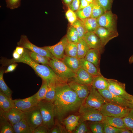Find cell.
<instances>
[{"mask_svg":"<svg viewBox=\"0 0 133 133\" xmlns=\"http://www.w3.org/2000/svg\"><path fill=\"white\" fill-rule=\"evenodd\" d=\"M56 94L53 101L54 117L61 122L68 114L79 110L85 100L79 98L67 82L56 83Z\"/></svg>","mask_w":133,"mask_h":133,"instance_id":"6da1fadb","label":"cell"},{"mask_svg":"<svg viewBox=\"0 0 133 133\" xmlns=\"http://www.w3.org/2000/svg\"><path fill=\"white\" fill-rule=\"evenodd\" d=\"M0 61L3 66L16 63L26 64L31 67L42 80H46L47 83L52 81L57 82L64 81L56 75L50 66L44 65H40L33 60L29 55L27 49H25L23 55L19 59L3 58Z\"/></svg>","mask_w":133,"mask_h":133,"instance_id":"7a4b0ae2","label":"cell"},{"mask_svg":"<svg viewBox=\"0 0 133 133\" xmlns=\"http://www.w3.org/2000/svg\"><path fill=\"white\" fill-rule=\"evenodd\" d=\"M37 106L42 116V125L49 129H51L55 123L53 102L41 100L39 101Z\"/></svg>","mask_w":133,"mask_h":133,"instance_id":"3957f363","label":"cell"},{"mask_svg":"<svg viewBox=\"0 0 133 133\" xmlns=\"http://www.w3.org/2000/svg\"><path fill=\"white\" fill-rule=\"evenodd\" d=\"M49 62V66L56 75L64 81L67 82L69 80L75 76V73L61 60L54 57L50 59Z\"/></svg>","mask_w":133,"mask_h":133,"instance_id":"277c9868","label":"cell"},{"mask_svg":"<svg viewBox=\"0 0 133 133\" xmlns=\"http://www.w3.org/2000/svg\"><path fill=\"white\" fill-rule=\"evenodd\" d=\"M79 110L80 116L79 123L87 121L101 122L103 117L100 110L87 106L85 102Z\"/></svg>","mask_w":133,"mask_h":133,"instance_id":"5b68a950","label":"cell"},{"mask_svg":"<svg viewBox=\"0 0 133 133\" xmlns=\"http://www.w3.org/2000/svg\"><path fill=\"white\" fill-rule=\"evenodd\" d=\"M131 109L107 102L104 104L100 111L104 116H113L123 118L129 113Z\"/></svg>","mask_w":133,"mask_h":133,"instance_id":"8992f818","label":"cell"},{"mask_svg":"<svg viewBox=\"0 0 133 133\" xmlns=\"http://www.w3.org/2000/svg\"><path fill=\"white\" fill-rule=\"evenodd\" d=\"M107 102L98 91L91 85L89 93L85 100V104L100 111L103 105Z\"/></svg>","mask_w":133,"mask_h":133,"instance_id":"52a82bcc","label":"cell"},{"mask_svg":"<svg viewBox=\"0 0 133 133\" xmlns=\"http://www.w3.org/2000/svg\"><path fill=\"white\" fill-rule=\"evenodd\" d=\"M117 15L111 10L105 12L96 19L99 26L105 28L111 31L117 32Z\"/></svg>","mask_w":133,"mask_h":133,"instance_id":"ba28073f","label":"cell"},{"mask_svg":"<svg viewBox=\"0 0 133 133\" xmlns=\"http://www.w3.org/2000/svg\"><path fill=\"white\" fill-rule=\"evenodd\" d=\"M17 44L18 46L23 47L49 58L51 59L54 57L48 50L42 47H39L31 43L25 35H21L20 39L17 42Z\"/></svg>","mask_w":133,"mask_h":133,"instance_id":"9c48e42d","label":"cell"},{"mask_svg":"<svg viewBox=\"0 0 133 133\" xmlns=\"http://www.w3.org/2000/svg\"><path fill=\"white\" fill-rule=\"evenodd\" d=\"M24 112L27 122L33 132L37 127L42 124V118L38 106Z\"/></svg>","mask_w":133,"mask_h":133,"instance_id":"30bf717a","label":"cell"},{"mask_svg":"<svg viewBox=\"0 0 133 133\" xmlns=\"http://www.w3.org/2000/svg\"><path fill=\"white\" fill-rule=\"evenodd\" d=\"M108 89L114 95L129 100L133 96L129 94L125 90V84L117 80L108 79Z\"/></svg>","mask_w":133,"mask_h":133,"instance_id":"8fae6325","label":"cell"},{"mask_svg":"<svg viewBox=\"0 0 133 133\" xmlns=\"http://www.w3.org/2000/svg\"><path fill=\"white\" fill-rule=\"evenodd\" d=\"M14 108L25 112L37 106L39 101L38 100L36 93L27 98L13 100Z\"/></svg>","mask_w":133,"mask_h":133,"instance_id":"7c38bea8","label":"cell"},{"mask_svg":"<svg viewBox=\"0 0 133 133\" xmlns=\"http://www.w3.org/2000/svg\"><path fill=\"white\" fill-rule=\"evenodd\" d=\"M68 42L65 36L55 45L42 47L48 50L54 57L61 60L66 55L65 49Z\"/></svg>","mask_w":133,"mask_h":133,"instance_id":"4fadbf2b","label":"cell"},{"mask_svg":"<svg viewBox=\"0 0 133 133\" xmlns=\"http://www.w3.org/2000/svg\"><path fill=\"white\" fill-rule=\"evenodd\" d=\"M98 90L108 102L123 107L129 108L130 101L129 100L114 95L108 89H98Z\"/></svg>","mask_w":133,"mask_h":133,"instance_id":"5bb4252c","label":"cell"},{"mask_svg":"<svg viewBox=\"0 0 133 133\" xmlns=\"http://www.w3.org/2000/svg\"><path fill=\"white\" fill-rule=\"evenodd\" d=\"M94 32L99 38L104 47L110 40L118 35V32L112 31L100 26L98 27Z\"/></svg>","mask_w":133,"mask_h":133,"instance_id":"9a60e30c","label":"cell"},{"mask_svg":"<svg viewBox=\"0 0 133 133\" xmlns=\"http://www.w3.org/2000/svg\"><path fill=\"white\" fill-rule=\"evenodd\" d=\"M83 38L90 49L98 50L101 54L103 52L104 47L99 38L94 33L87 32L85 34Z\"/></svg>","mask_w":133,"mask_h":133,"instance_id":"2e32d148","label":"cell"},{"mask_svg":"<svg viewBox=\"0 0 133 133\" xmlns=\"http://www.w3.org/2000/svg\"><path fill=\"white\" fill-rule=\"evenodd\" d=\"M75 74V76L71 79V81L82 84L91 85L93 76L85 70L80 67Z\"/></svg>","mask_w":133,"mask_h":133,"instance_id":"e0dca14e","label":"cell"},{"mask_svg":"<svg viewBox=\"0 0 133 133\" xmlns=\"http://www.w3.org/2000/svg\"><path fill=\"white\" fill-rule=\"evenodd\" d=\"M68 84L71 88L75 92L79 98L83 100H85L89 93L91 86L82 84L71 81Z\"/></svg>","mask_w":133,"mask_h":133,"instance_id":"ac0fdd59","label":"cell"},{"mask_svg":"<svg viewBox=\"0 0 133 133\" xmlns=\"http://www.w3.org/2000/svg\"><path fill=\"white\" fill-rule=\"evenodd\" d=\"M2 112L4 116L12 125L18 122L25 117L24 112L15 108L8 112H5L2 110Z\"/></svg>","mask_w":133,"mask_h":133,"instance_id":"d6986e66","label":"cell"},{"mask_svg":"<svg viewBox=\"0 0 133 133\" xmlns=\"http://www.w3.org/2000/svg\"><path fill=\"white\" fill-rule=\"evenodd\" d=\"M80 116L71 115L64 118L62 122L65 126L66 131L69 133L74 131L79 124Z\"/></svg>","mask_w":133,"mask_h":133,"instance_id":"ffe728a7","label":"cell"},{"mask_svg":"<svg viewBox=\"0 0 133 133\" xmlns=\"http://www.w3.org/2000/svg\"><path fill=\"white\" fill-rule=\"evenodd\" d=\"M80 67L81 68L93 76L100 75V69L94 64L85 59L84 58L79 59Z\"/></svg>","mask_w":133,"mask_h":133,"instance_id":"44dd1931","label":"cell"},{"mask_svg":"<svg viewBox=\"0 0 133 133\" xmlns=\"http://www.w3.org/2000/svg\"><path fill=\"white\" fill-rule=\"evenodd\" d=\"M101 53L98 50L90 49L87 51L84 58L94 64L98 69L100 68Z\"/></svg>","mask_w":133,"mask_h":133,"instance_id":"7402d4cb","label":"cell"},{"mask_svg":"<svg viewBox=\"0 0 133 133\" xmlns=\"http://www.w3.org/2000/svg\"><path fill=\"white\" fill-rule=\"evenodd\" d=\"M103 123L121 128H127L122 118L113 116H104L101 122Z\"/></svg>","mask_w":133,"mask_h":133,"instance_id":"603a6c76","label":"cell"},{"mask_svg":"<svg viewBox=\"0 0 133 133\" xmlns=\"http://www.w3.org/2000/svg\"><path fill=\"white\" fill-rule=\"evenodd\" d=\"M109 85L108 79L102 74L93 76L91 86L96 89H108Z\"/></svg>","mask_w":133,"mask_h":133,"instance_id":"cb8c5ba5","label":"cell"},{"mask_svg":"<svg viewBox=\"0 0 133 133\" xmlns=\"http://www.w3.org/2000/svg\"><path fill=\"white\" fill-rule=\"evenodd\" d=\"M61 60L75 73L80 68L79 59L77 57L66 55Z\"/></svg>","mask_w":133,"mask_h":133,"instance_id":"d4e9b609","label":"cell"},{"mask_svg":"<svg viewBox=\"0 0 133 133\" xmlns=\"http://www.w3.org/2000/svg\"><path fill=\"white\" fill-rule=\"evenodd\" d=\"M0 133H14L12 125L4 116L2 110L0 108Z\"/></svg>","mask_w":133,"mask_h":133,"instance_id":"484cf974","label":"cell"},{"mask_svg":"<svg viewBox=\"0 0 133 133\" xmlns=\"http://www.w3.org/2000/svg\"><path fill=\"white\" fill-rule=\"evenodd\" d=\"M0 107L4 111L8 112L14 108V104L11 99L4 94L0 90Z\"/></svg>","mask_w":133,"mask_h":133,"instance_id":"4316f807","label":"cell"},{"mask_svg":"<svg viewBox=\"0 0 133 133\" xmlns=\"http://www.w3.org/2000/svg\"><path fill=\"white\" fill-rule=\"evenodd\" d=\"M12 126L15 133H33L32 130L27 124L25 117Z\"/></svg>","mask_w":133,"mask_h":133,"instance_id":"83f0119b","label":"cell"},{"mask_svg":"<svg viewBox=\"0 0 133 133\" xmlns=\"http://www.w3.org/2000/svg\"><path fill=\"white\" fill-rule=\"evenodd\" d=\"M90 49L83 38L80 39L77 45V57L79 59L84 58Z\"/></svg>","mask_w":133,"mask_h":133,"instance_id":"f1b7e54d","label":"cell"},{"mask_svg":"<svg viewBox=\"0 0 133 133\" xmlns=\"http://www.w3.org/2000/svg\"><path fill=\"white\" fill-rule=\"evenodd\" d=\"M27 51L30 57L36 62L49 66L50 58L31 51L28 49Z\"/></svg>","mask_w":133,"mask_h":133,"instance_id":"f546056e","label":"cell"},{"mask_svg":"<svg viewBox=\"0 0 133 133\" xmlns=\"http://www.w3.org/2000/svg\"><path fill=\"white\" fill-rule=\"evenodd\" d=\"M57 82L52 81L47 83L48 89L44 100L47 101H53L56 94V83Z\"/></svg>","mask_w":133,"mask_h":133,"instance_id":"4dcf8cb0","label":"cell"},{"mask_svg":"<svg viewBox=\"0 0 133 133\" xmlns=\"http://www.w3.org/2000/svg\"><path fill=\"white\" fill-rule=\"evenodd\" d=\"M72 25L77 31L79 39L83 38L85 34L88 32L83 22L81 20L77 18Z\"/></svg>","mask_w":133,"mask_h":133,"instance_id":"1f68e13d","label":"cell"},{"mask_svg":"<svg viewBox=\"0 0 133 133\" xmlns=\"http://www.w3.org/2000/svg\"><path fill=\"white\" fill-rule=\"evenodd\" d=\"M91 17L97 18L103 15L105 12L99 3L98 0H94Z\"/></svg>","mask_w":133,"mask_h":133,"instance_id":"d6a6232c","label":"cell"},{"mask_svg":"<svg viewBox=\"0 0 133 133\" xmlns=\"http://www.w3.org/2000/svg\"><path fill=\"white\" fill-rule=\"evenodd\" d=\"M4 71L3 69L0 70V90L8 98L12 99L13 92L6 84L3 78Z\"/></svg>","mask_w":133,"mask_h":133,"instance_id":"836d02e7","label":"cell"},{"mask_svg":"<svg viewBox=\"0 0 133 133\" xmlns=\"http://www.w3.org/2000/svg\"><path fill=\"white\" fill-rule=\"evenodd\" d=\"M92 6V3L88 6L76 11L77 17L82 20L91 17Z\"/></svg>","mask_w":133,"mask_h":133,"instance_id":"e575fe53","label":"cell"},{"mask_svg":"<svg viewBox=\"0 0 133 133\" xmlns=\"http://www.w3.org/2000/svg\"><path fill=\"white\" fill-rule=\"evenodd\" d=\"M66 36L68 42L78 43L79 41L78 32L76 29L71 25L68 29Z\"/></svg>","mask_w":133,"mask_h":133,"instance_id":"d590c367","label":"cell"},{"mask_svg":"<svg viewBox=\"0 0 133 133\" xmlns=\"http://www.w3.org/2000/svg\"><path fill=\"white\" fill-rule=\"evenodd\" d=\"M78 43L68 42L65 48V52L66 55L77 57Z\"/></svg>","mask_w":133,"mask_h":133,"instance_id":"8d00e7d4","label":"cell"},{"mask_svg":"<svg viewBox=\"0 0 133 133\" xmlns=\"http://www.w3.org/2000/svg\"><path fill=\"white\" fill-rule=\"evenodd\" d=\"M82 20L88 32H94L99 26L96 18L90 17Z\"/></svg>","mask_w":133,"mask_h":133,"instance_id":"74e56055","label":"cell"},{"mask_svg":"<svg viewBox=\"0 0 133 133\" xmlns=\"http://www.w3.org/2000/svg\"><path fill=\"white\" fill-rule=\"evenodd\" d=\"M42 80L41 85L38 92L36 93L37 97L39 101L44 100L48 89V85L47 81Z\"/></svg>","mask_w":133,"mask_h":133,"instance_id":"f35d334b","label":"cell"},{"mask_svg":"<svg viewBox=\"0 0 133 133\" xmlns=\"http://www.w3.org/2000/svg\"><path fill=\"white\" fill-rule=\"evenodd\" d=\"M89 127L92 133H104L103 125L101 122H92L89 123Z\"/></svg>","mask_w":133,"mask_h":133,"instance_id":"ab89813d","label":"cell"},{"mask_svg":"<svg viewBox=\"0 0 133 133\" xmlns=\"http://www.w3.org/2000/svg\"><path fill=\"white\" fill-rule=\"evenodd\" d=\"M122 119L127 129L130 131L133 129V109H131L128 114Z\"/></svg>","mask_w":133,"mask_h":133,"instance_id":"60d3db41","label":"cell"},{"mask_svg":"<svg viewBox=\"0 0 133 133\" xmlns=\"http://www.w3.org/2000/svg\"><path fill=\"white\" fill-rule=\"evenodd\" d=\"M85 122H79L78 125L74 130L73 133H90L91 131L89 128H88Z\"/></svg>","mask_w":133,"mask_h":133,"instance_id":"b9f144b4","label":"cell"},{"mask_svg":"<svg viewBox=\"0 0 133 133\" xmlns=\"http://www.w3.org/2000/svg\"><path fill=\"white\" fill-rule=\"evenodd\" d=\"M102 124L105 133H120L123 129L117 128L109 125Z\"/></svg>","mask_w":133,"mask_h":133,"instance_id":"7bdbcfd3","label":"cell"},{"mask_svg":"<svg viewBox=\"0 0 133 133\" xmlns=\"http://www.w3.org/2000/svg\"><path fill=\"white\" fill-rule=\"evenodd\" d=\"M65 14L67 19L71 25L77 18L76 13L69 8L66 11Z\"/></svg>","mask_w":133,"mask_h":133,"instance_id":"ee69618b","label":"cell"},{"mask_svg":"<svg viewBox=\"0 0 133 133\" xmlns=\"http://www.w3.org/2000/svg\"><path fill=\"white\" fill-rule=\"evenodd\" d=\"M98 1L105 12L111 10L113 0H98Z\"/></svg>","mask_w":133,"mask_h":133,"instance_id":"f6af8a7d","label":"cell"},{"mask_svg":"<svg viewBox=\"0 0 133 133\" xmlns=\"http://www.w3.org/2000/svg\"><path fill=\"white\" fill-rule=\"evenodd\" d=\"M21 0H6L7 7L11 9L18 8L20 4Z\"/></svg>","mask_w":133,"mask_h":133,"instance_id":"bcb514c9","label":"cell"},{"mask_svg":"<svg viewBox=\"0 0 133 133\" xmlns=\"http://www.w3.org/2000/svg\"><path fill=\"white\" fill-rule=\"evenodd\" d=\"M67 133L66 130L64 129L58 122L57 123L55 122L54 126L51 129L48 130V133Z\"/></svg>","mask_w":133,"mask_h":133,"instance_id":"7dc6e473","label":"cell"},{"mask_svg":"<svg viewBox=\"0 0 133 133\" xmlns=\"http://www.w3.org/2000/svg\"><path fill=\"white\" fill-rule=\"evenodd\" d=\"M80 0H73L69 5V8L73 11H77L79 9Z\"/></svg>","mask_w":133,"mask_h":133,"instance_id":"c3c4849f","label":"cell"},{"mask_svg":"<svg viewBox=\"0 0 133 133\" xmlns=\"http://www.w3.org/2000/svg\"><path fill=\"white\" fill-rule=\"evenodd\" d=\"M49 129L42 124L37 127L33 131V133H48Z\"/></svg>","mask_w":133,"mask_h":133,"instance_id":"681fc988","label":"cell"},{"mask_svg":"<svg viewBox=\"0 0 133 133\" xmlns=\"http://www.w3.org/2000/svg\"><path fill=\"white\" fill-rule=\"evenodd\" d=\"M17 66V64L15 63L10 65L7 69L4 71V73H7L13 71L15 69Z\"/></svg>","mask_w":133,"mask_h":133,"instance_id":"f907efd6","label":"cell"},{"mask_svg":"<svg viewBox=\"0 0 133 133\" xmlns=\"http://www.w3.org/2000/svg\"><path fill=\"white\" fill-rule=\"evenodd\" d=\"M80 4L78 10L85 8L89 6L91 4L86 0H80Z\"/></svg>","mask_w":133,"mask_h":133,"instance_id":"816d5d0a","label":"cell"},{"mask_svg":"<svg viewBox=\"0 0 133 133\" xmlns=\"http://www.w3.org/2000/svg\"><path fill=\"white\" fill-rule=\"evenodd\" d=\"M25 48L18 46H17L15 50L21 56L23 55L24 50Z\"/></svg>","mask_w":133,"mask_h":133,"instance_id":"f5cc1de1","label":"cell"},{"mask_svg":"<svg viewBox=\"0 0 133 133\" xmlns=\"http://www.w3.org/2000/svg\"><path fill=\"white\" fill-rule=\"evenodd\" d=\"M13 59L17 60L19 59L21 57V56L17 52L14 50L13 53Z\"/></svg>","mask_w":133,"mask_h":133,"instance_id":"db71d44e","label":"cell"},{"mask_svg":"<svg viewBox=\"0 0 133 133\" xmlns=\"http://www.w3.org/2000/svg\"><path fill=\"white\" fill-rule=\"evenodd\" d=\"M129 100L130 101L129 108L130 109H133V96L131 99Z\"/></svg>","mask_w":133,"mask_h":133,"instance_id":"11a10c76","label":"cell"},{"mask_svg":"<svg viewBox=\"0 0 133 133\" xmlns=\"http://www.w3.org/2000/svg\"><path fill=\"white\" fill-rule=\"evenodd\" d=\"M132 133L131 131L127 128L123 129L120 133Z\"/></svg>","mask_w":133,"mask_h":133,"instance_id":"9f6ffc18","label":"cell"},{"mask_svg":"<svg viewBox=\"0 0 133 133\" xmlns=\"http://www.w3.org/2000/svg\"><path fill=\"white\" fill-rule=\"evenodd\" d=\"M66 4L69 5L71 3L73 0H63Z\"/></svg>","mask_w":133,"mask_h":133,"instance_id":"6f0895ef","label":"cell"},{"mask_svg":"<svg viewBox=\"0 0 133 133\" xmlns=\"http://www.w3.org/2000/svg\"><path fill=\"white\" fill-rule=\"evenodd\" d=\"M129 62L130 64L133 63V55H132L129 58Z\"/></svg>","mask_w":133,"mask_h":133,"instance_id":"680465c9","label":"cell"},{"mask_svg":"<svg viewBox=\"0 0 133 133\" xmlns=\"http://www.w3.org/2000/svg\"><path fill=\"white\" fill-rule=\"evenodd\" d=\"M88 2L90 3H91L93 2L94 0H86Z\"/></svg>","mask_w":133,"mask_h":133,"instance_id":"91938a15","label":"cell"},{"mask_svg":"<svg viewBox=\"0 0 133 133\" xmlns=\"http://www.w3.org/2000/svg\"><path fill=\"white\" fill-rule=\"evenodd\" d=\"M131 131L132 133H133V129Z\"/></svg>","mask_w":133,"mask_h":133,"instance_id":"94428289","label":"cell"},{"mask_svg":"<svg viewBox=\"0 0 133 133\" xmlns=\"http://www.w3.org/2000/svg\"></svg>","mask_w":133,"mask_h":133,"instance_id":"6125c7cd","label":"cell"}]
</instances>
